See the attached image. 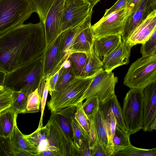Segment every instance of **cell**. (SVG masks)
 I'll return each instance as SVG.
<instances>
[{
    "mask_svg": "<svg viewBox=\"0 0 156 156\" xmlns=\"http://www.w3.org/2000/svg\"><path fill=\"white\" fill-rule=\"evenodd\" d=\"M45 48L43 23L14 27L0 35V71H12L43 54Z\"/></svg>",
    "mask_w": 156,
    "mask_h": 156,
    "instance_id": "cell-1",
    "label": "cell"
},
{
    "mask_svg": "<svg viewBox=\"0 0 156 156\" xmlns=\"http://www.w3.org/2000/svg\"><path fill=\"white\" fill-rule=\"evenodd\" d=\"M43 71V54L5 73L4 86L28 96L39 87Z\"/></svg>",
    "mask_w": 156,
    "mask_h": 156,
    "instance_id": "cell-2",
    "label": "cell"
},
{
    "mask_svg": "<svg viewBox=\"0 0 156 156\" xmlns=\"http://www.w3.org/2000/svg\"><path fill=\"white\" fill-rule=\"evenodd\" d=\"M93 77H76L61 90L52 93L50 99L47 103L51 113L66 107L76 106L82 102V98Z\"/></svg>",
    "mask_w": 156,
    "mask_h": 156,
    "instance_id": "cell-3",
    "label": "cell"
},
{
    "mask_svg": "<svg viewBox=\"0 0 156 156\" xmlns=\"http://www.w3.org/2000/svg\"><path fill=\"white\" fill-rule=\"evenodd\" d=\"M156 82V55L142 56L130 66L123 84L130 89L143 90Z\"/></svg>",
    "mask_w": 156,
    "mask_h": 156,
    "instance_id": "cell-4",
    "label": "cell"
},
{
    "mask_svg": "<svg viewBox=\"0 0 156 156\" xmlns=\"http://www.w3.org/2000/svg\"><path fill=\"white\" fill-rule=\"evenodd\" d=\"M34 12L30 0H0V35L23 24Z\"/></svg>",
    "mask_w": 156,
    "mask_h": 156,
    "instance_id": "cell-5",
    "label": "cell"
},
{
    "mask_svg": "<svg viewBox=\"0 0 156 156\" xmlns=\"http://www.w3.org/2000/svg\"><path fill=\"white\" fill-rule=\"evenodd\" d=\"M143 90L130 89L123 100L122 108L126 131L130 135L142 129Z\"/></svg>",
    "mask_w": 156,
    "mask_h": 156,
    "instance_id": "cell-6",
    "label": "cell"
},
{
    "mask_svg": "<svg viewBox=\"0 0 156 156\" xmlns=\"http://www.w3.org/2000/svg\"><path fill=\"white\" fill-rule=\"evenodd\" d=\"M118 81V78L113 73L102 69L92 77L81 102L92 97L96 96L100 104L105 103L115 95V89Z\"/></svg>",
    "mask_w": 156,
    "mask_h": 156,
    "instance_id": "cell-7",
    "label": "cell"
},
{
    "mask_svg": "<svg viewBox=\"0 0 156 156\" xmlns=\"http://www.w3.org/2000/svg\"><path fill=\"white\" fill-rule=\"evenodd\" d=\"M131 13L130 9L126 7L102 17L91 25L95 39L110 35L121 36L126 21Z\"/></svg>",
    "mask_w": 156,
    "mask_h": 156,
    "instance_id": "cell-8",
    "label": "cell"
},
{
    "mask_svg": "<svg viewBox=\"0 0 156 156\" xmlns=\"http://www.w3.org/2000/svg\"><path fill=\"white\" fill-rule=\"evenodd\" d=\"M48 129L47 149L41 152L40 156H70L66 136L60 126L51 114L46 124Z\"/></svg>",
    "mask_w": 156,
    "mask_h": 156,
    "instance_id": "cell-9",
    "label": "cell"
},
{
    "mask_svg": "<svg viewBox=\"0 0 156 156\" xmlns=\"http://www.w3.org/2000/svg\"><path fill=\"white\" fill-rule=\"evenodd\" d=\"M91 9L89 3L83 0H72L64 6L61 24V32L74 27L87 16Z\"/></svg>",
    "mask_w": 156,
    "mask_h": 156,
    "instance_id": "cell-10",
    "label": "cell"
},
{
    "mask_svg": "<svg viewBox=\"0 0 156 156\" xmlns=\"http://www.w3.org/2000/svg\"><path fill=\"white\" fill-rule=\"evenodd\" d=\"M64 7V0H55L46 14L43 23L45 50L61 33V24Z\"/></svg>",
    "mask_w": 156,
    "mask_h": 156,
    "instance_id": "cell-11",
    "label": "cell"
},
{
    "mask_svg": "<svg viewBox=\"0 0 156 156\" xmlns=\"http://www.w3.org/2000/svg\"><path fill=\"white\" fill-rule=\"evenodd\" d=\"M156 0H140L136 9L131 13L121 35L122 41H127L136 27L156 10Z\"/></svg>",
    "mask_w": 156,
    "mask_h": 156,
    "instance_id": "cell-12",
    "label": "cell"
},
{
    "mask_svg": "<svg viewBox=\"0 0 156 156\" xmlns=\"http://www.w3.org/2000/svg\"><path fill=\"white\" fill-rule=\"evenodd\" d=\"M62 34H60L45 50L43 54V78L53 75L64 62L61 52Z\"/></svg>",
    "mask_w": 156,
    "mask_h": 156,
    "instance_id": "cell-13",
    "label": "cell"
},
{
    "mask_svg": "<svg viewBox=\"0 0 156 156\" xmlns=\"http://www.w3.org/2000/svg\"><path fill=\"white\" fill-rule=\"evenodd\" d=\"M76 108V106H70L51 113L66 136L70 156H79V151L73 143V133L71 122V117L74 116Z\"/></svg>",
    "mask_w": 156,
    "mask_h": 156,
    "instance_id": "cell-14",
    "label": "cell"
},
{
    "mask_svg": "<svg viewBox=\"0 0 156 156\" xmlns=\"http://www.w3.org/2000/svg\"><path fill=\"white\" fill-rule=\"evenodd\" d=\"M133 46L128 41H122L116 48L102 60L104 70L112 72L120 66L128 64L131 50Z\"/></svg>",
    "mask_w": 156,
    "mask_h": 156,
    "instance_id": "cell-15",
    "label": "cell"
},
{
    "mask_svg": "<svg viewBox=\"0 0 156 156\" xmlns=\"http://www.w3.org/2000/svg\"><path fill=\"white\" fill-rule=\"evenodd\" d=\"M143 122L142 129L150 132L152 121L156 118V82L143 90Z\"/></svg>",
    "mask_w": 156,
    "mask_h": 156,
    "instance_id": "cell-16",
    "label": "cell"
},
{
    "mask_svg": "<svg viewBox=\"0 0 156 156\" xmlns=\"http://www.w3.org/2000/svg\"><path fill=\"white\" fill-rule=\"evenodd\" d=\"M9 143L14 156H38L41 154L38 149L20 132L17 124Z\"/></svg>",
    "mask_w": 156,
    "mask_h": 156,
    "instance_id": "cell-17",
    "label": "cell"
},
{
    "mask_svg": "<svg viewBox=\"0 0 156 156\" xmlns=\"http://www.w3.org/2000/svg\"><path fill=\"white\" fill-rule=\"evenodd\" d=\"M156 29V10L153 11L133 32L128 41L134 46L147 41Z\"/></svg>",
    "mask_w": 156,
    "mask_h": 156,
    "instance_id": "cell-18",
    "label": "cell"
},
{
    "mask_svg": "<svg viewBox=\"0 0 156 156\" xmlns=\"http://www.w3.org/2000/svg\"><path fill=\"white\" fill-rule=\"evenodd\" d=\"M93 12V10L91 11L86 18L77 25L61 32V52L63 62L67 59L69 55L70 48L76 36L82 30L91 25Z\"/></svg>",
    "mask_w": 156,
    "mask_h": 156,
    "instance_id": "cell-19",
    "label": "cell"
},
{
    "mask_svg": "<svg viewBox=\"0 0 156 156\" xmlns=\"http://www.w3.org/2000/svg\"><path fill=\"white\" fill-rule=\"evenodd\" d=\"M91 26L87 27L76 36L70 48L69 55L76 52L87 54L90 52L95 40Z\"/></svg>",
    "mask_w": 156,
    "mask_h": 156,
    "instance_id": "cell-20",
    "label": "cell"
},
{
    "mask_svg": "<svg viewBox=\"0 0 156 156\" xmlns=\"http://www.w3.org/2000/svg\"><path fill=\"white\" fill-rule=\"evenodd\" d=\"M120 35H110L95 40L93 49L102 61L104 57L116 48L122 42Z\"/></svg>",
    "mask_w": 156,
    "mask_h": 156,
    "instance_id": "cell-21",
    "label": "cell"
},
{
    "mask_svg": "<svg viewBox=\"0 0 156 156\" xmlns=\"http://www.w3.org/2000/svg\"><path fill=\"white\" fill-rule=\"evenodd\" d=\"M73 143L79 151L80 156H91L87 134L74 118L71 117Z\"/></svg>",
    "mask_w": 156,
    "mask_h": 156,
    "instance_id": "cell-22",
    "label": "cell"
},
{
    "mask_svg": "<svg viewBox=\"0 0 156 156\" xmlns=\"http://www.w3.org/2000/svg\"><path fill=\"white\" fill-rule=\"evenodd\" d=\"M18 114L11 107L0 113V137L11 138L17 124Z\"/></svg>",
    "mask_w": 156,
    "mask_h": 156,
    "instance_id": "cell-23",
    "label": "cell"
},
{
    "mask_svg": "<svg viewBox=\"0 0 156 156\" xmlns=\"http://www.w3.org/2000/svg\"><path fill=\"white\" fill-rule=\"evenodd\" d=\"M99 109L104 116L108 139V156H113V138L114 134L116 121L110 107L108 101L100 104Z\"/></svg>",
    "mask_w": 156,
    "mask_h": 156,
    "instance_id": "cell-24",
    "label": "cell"
},
{
    "mask_svg": "<svg viewBox=\"0 0 156 156\" xmlns=\"http://www.w3.org/2000/svg\"><path fill=\"white\" fill-rule=\"evenodd\" d=\"M90 122L93 125L97 136V142L105 149L107 156L108 143L107 133L104 116L99 108Z\"/></svg>",
    "mask_w": 156,
    "mask_h": 156,
    "instance_id": "cell-25",
    "label": "cell"
},
{
    "mask_svg": "<svg viewBox=\"0 0 156 156\" xmlns=\"http://www.w3.org/2000/svg\"><path fill=\"white\" fill-rule=\"evenodd\" d=\"M87 55L85 65L78 77L86 78L93 77L100 70L103 69L102 61L95 53L93 48Z\"/></svg>",
    "mask_w": 156,
    "mask_h": 156,
    "instance_id": "cell-26",
    "label": "cell"
},
{
    "mask_svg": "<svg viewBox=\"0 0 156 156\" xmlns=\"http://www.w3.org/2000/svg\"><path fill=\"white\" fill-rule=\"evenodd\" d=\"M48 129L47 125L37 128L32 133L25 137L41 152L46 150L48 146Z\"/></svg>",
    "mask_w": 156,
    "mask_h": 156,
    "instance_id": "cell-27",
    "label": "cell"
},
{
    "mask_svg": "<svg viewBox=\"0 0 156 156\" xmlns=\"http://www.w3.org/2000/svg\"><path fill=\"white\" fill-rule=\"evenodd\" d=\"M130 136L127 131L122 130L116 125L113 138V156L116 153L132 145Z\"/></svg>",
    "mask_w": 156,
    "mask_h": 156,
    "instance_id": "cell-28",
    "label": "cell"
},
{
    "mask_svg": "<svg viewBox=\"0 0 156 156\" xmlns=\"http://www.w3.org/2000/svg\"><path fill=\"white\" fill-rule=\"evenodd\" d=\"M76 77L71 66L69 68H65L62 65L55 90L52 93L61 90Z\"/></svg>",
    "mask_w": 156,
    "mask_h": 156,
    "instance_id": "cell-29",
    "label": "cell"
},
{
    "mask_svg": "<svg viewBox=\"0 0 156 156\" xmlns=\"http://www.w3.org/2000/svg\"><path fill=\"white\" fill-rule=\"evenodd\" d=\"M115 156H156V148L146 149L136 147L132 144L116 153Z\"/></svg>",
    "mask_w": 156,
    "mask_h": 156,
    "instance_id": "cell-30",
    "label": "cell"
},
{
    "mask_svg": "<svg viewBox=\"0 0 156 156\" xmlns=\"http://www.w3.org/2000/svg\"><path fill=\"white\" fill-rule=\"evenodd\" d=\"M87 54L84 53L76 52L69 55L67 59L70 62L76 77L79 76L85 64Z\"/></svg>",
    "mask_w": 156,
    "mask_h": 156,
    "instance_id": "cell-31",
    "label": "cell"
},
{
    "mask_svg": "<svg viewBox=\"0 0 156 156\" xmlns=\"http://www.w3.org/2000/svg\"><path fill=\"white\" fill-rule=\"evenodd\" d=\"M55 0H30L34 12L37 13L40 21L44 23L46 14Z\"/></svg>",
    "mask_w": 156,
    "mask_h": 156,
    "instance_id": "cell-32",
    "label": "cell"
},
{
    "mask_svg": "<svg viewBox=\"0 0 156 156\" xmlns=\"http://www.w3.org/2000/svg\"><path fill=\"white\" fill-rule=\"evenodd\" d=\"M108 101L115 119L116 125L122 130L127 131L123 117L122 108L116 95Z\"/></svg>",
    "mask_w": 156,
    "mask_h": 156,
    "instance_id": "cell-33",
    "label": "cell"
},
{
    "mask_svg": "<svg viewBox=\"0 0 156 156\" xmlns=\"http://www.w3.org/2000/svg\"><path fill=\"white\" fill-rule=\"evenodd\" d=\"M27 97L21 92L14 91L11 107L18 114H25Z\"/></svg>",
    "mask_w": 156,
    "mask_h": 156,
    "instance_id": "cell-34",
    "label": "cell"
},
{
    "mask_svg": "<svg viewBox=\"0 0 156 156\" xmlns=\"http://www.w3.org/2000/svg\"><path fill=\"white\" fill-rule=\"evenodd\" d=\"M82 103L84 111L89 121L93 118L99 108L100 103L96 96H93L86 99Z\"/></svg>",
    "mask_w": 156,
    "mask_h": 156,
    "instance_id": "cell-35",
    "label": "cell"
},
{
    "mask_svg": "<svg viewBox=\"0 0 156 156\" xmlns=\"http://www.w3.org/2000/svg\"><path fill=\"white\" fill-rule=\"evenodd\" d=\"M41 100L38 88L29 94L27 97L25 113L38 112Z\"/></svg>",
    "mask_w": 156,
    "mask_h": 156,
    "instance_id": "cell-36",
    "label": "cell"
},
{
    "mask_svg": "<svg viewBox=\"0 0 156 156\" xmlns=\"http://www.w3.org/2000/svg\"><path fill=\"white\" fill-rule=\"evenodd\" d=\"M140 52L142 56L156 55V29L150 37L142 44Z\"/></svg>",
    "mask_w": 156,
    "mask_h": 156,
    "instance_id": "cell-37",
    "label": "cell"
},
{
    "mask_svg": "<svg viewBox=\"0 0 156 156\" xmlns=\"http://www.w3.org/2000/svg\"><path fill=\"white\" fill-rule=\"evenodd\" d=\"M82 102L79 103L76 106L74 118L88 135L90 129V124L83 109Z\"/></svg>",
    "mask_w": 156,
    "mask_h": 156,
    "instance_id": "cell-38",
    "label": "cell"
},
{
    "mask_svg": "<svg viewBox=\"0 0 156 156\" xmlns=\"http://www.w3.org/2000/svg\"><path fill=\"white\" fill-rule=\"evenodd\" d=\"M14 91L4 86L0 90V113L11 107Z\"/></svg>",
    "mask_w": 156,
    "mask_h": 156,
    "instance_id": "cell-39",
    "label": "cell"
},
{
    "mask_svg": "<svg viewBox=\"0 0 156 156\" xmlns=\"http://www.w3.org/2000/svg\"><path fill=\"white\" fill-rule=\"evenodd\" d=\"M45 85L41 101V118L38 128L42 127L43 126V118L44 115V111L48 93L49 91V84L50 78L47 77L45 79Z\"/></svg>",
    "mask_w": 156,
    "mask_h": 156,
    "instance_id": "cell-40",
    "label": "cell"
},
{
    "mask_svg": "<svg viewBox=\"0 0 156 156\" xmlns=\"http://www.w3.org/2000/svg\"><path fill=\"white\" fill-rule=\"evenodd\" d=\"M9 140V138L0 137V156H14Z\"/></svg>",
    "mask_w": 156,
    "mask_h": 156,
    "instance_id": "cell-41",
    "label": "cell"
},
{
    "mask_svg": "<svg viewBox=\"0 0 156 156\" xmlns=\"http://www.w3.org/2000/svg\"><path fill=\"white\" fill-rule=\"evenodd\" d=\"M130 0H118L110 8L105 10L103 17H105L112 13L124 8H128Z\"/></svg>",
    "mask_w": 156,
    "mask_h": 156,
    "instance_id": "cell-42",
    "label": "cell"
},
{
    "mask_svg": "<svg viewBox=\"0 0 156 156\" xmlns=\"http://www.w3.org/2000/svg\"><path fill=\"white\" fill-rule=\"evenodd\" d=\"M90 129L88 137L89 147L92 151L97 143V136L93 123L90 122Z\"/></svg>",
    "mask_w": 156,
    "mask_h": 156,
    "instance_id": "cell-43",
    "label": "cell"
},
{
    "mask_svg": "<svg viewBox=\"0 0 156 156\" xmlns=\"http://www.w3.org/2000/svg\"><path fill=\"white\" fill-rule=\"evenodd\" d=\"M59 69H60L53 75L49 77L48 92L50 95L55 90L56 83L58 77Z\"/></svg>",
    "mask_w": 156,
    "mask_h": 156,
    "instance_id": "cell-44",
    "label": "cell"
},
{
    "mask_svg": "<svg viewBox=\"0 0 156 156\" xmlns=\"http://www.w3.org/2000/svg\"><path fill=\"white\" fill-rule=\"evenodd\" d=\"M106 156L105 149L97 142L96 145L91 151V156Z\"/></svg>",
    "mask_w": 156,
    "mask_h": 156,
    "instance_id": "cell-45",
    "label": "cell"
},
{
    "mask_svg": "<svg viewBox=\"0 0 156 156\" xmlns=\"http://www.w3.org/2000/svg\"><path fill=\"white\" fill-rule=\"evenodd\" d=\"M140 0H130L128 5V8L130 10L131 13L133 12L137 7Z\"/></svg>",
    "mask_w": 156,
    "mask_h": 156,
    "instance_id": "cell-46",
    "label": "cell"
},
{
    "mask_svg": "<svg viewBox=\"0 0 156 156\" xmlns=\"http://www.w3.org/2000/svg\"><path fill=\"white\" fill-rule=\"evenodd\" d=\"M5 73L0 71V90L4 87Z\"/></svg>",
    "mask_w": 156,
    "mask_h": 156,
    "instance_id": "cell-47",
    "label": "cell"
},
{
    "mask_svg": "<svg viewBox=\"0 0 156 156\" xmlns=\"http://www.w3.org/2000/svg\"><path fill=\"white\" fill-rule=\"evenodd\" d=\"M90 4V6L91 9L92 10L94 7L100 0H83Z\"/></svg>",
    "mask_w": 156,
    "mask_h": 156,
    "instance_id": "cell-48",
    "label": "cell"
},
{
    "mask_svg": "<svg viewBox=\"0 0 156 156\" xmlns=\"http://www.w3.org/2000/svg\"><path fill=\"white\" fill-rule=\"evenodd\" d=\"M154 130H156V118L151 122L150 127V132H151Z\"/></svg>",
    "mask_w": 156,
    "mask_h": 156,
    "instance_id": "cell-49",
    "label": "cell"
},
{
    "mask_svg": "<svg viewBox=\"0 0 156 156\" xmlns=\"http://www.w3.org/2000/svg\"><path fill=\"white\" fill-rule=\"evenodd\" d=\"M63 67L68 68L71 66V64L70 61L67 59L65 60L62 65Z\"/></svg>",
    "mask_w": 156,
    "mask_h": 156,
    "instance_id": "cell-50",
    "label": "cell"
},
{
    "mask_svg": "<svg viewBox=\"0 0 156 156\" xmlns=\"http://www.w3.org/2000/svg\"><path fill=\"white\" fill-rule=\"evenodd\" d=\"M72 0H64V6L67 5Z\"/></svg>",
    "mask_w": 156,
    "mask_h": 156,
    "instance_id": "cell-51",
    "label": "cell"
}]
</instances>
